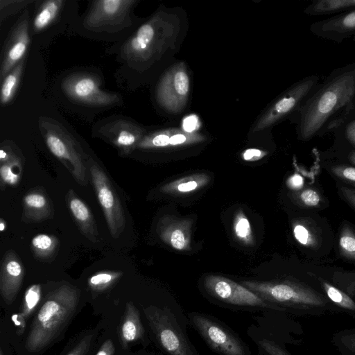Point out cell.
<instances>
[{"mask_svg":"<svg viewBox=\"0 0 355 355\" xmlns=\"http://www.w3.org/2000/svg\"><path fill=\"white\" fill-rule=\"evenodd\" d=\"M355 103V62L334 69L300 110L299 138L309 141L329 130Z\"/></svg>","mask_w":355,"mask_h":355,"instance_id":"obj_1","label":"cell"},{"mask_svg":"<svg viewBox=\"0 0 355 355\" xmlns=\"http://www.w3.org/2000/svg\"><path fill=\"white\" fill-rule=\"evenodd\" d=\"M169 28L164 15L157 14L107 51L116 55L118 62L128 72H141L159 58L168 38Z\"/></svg>","mask_w":355,"mask_h":355,"instance_id":"obj_2","label":"cell"},{"mask_svg":"<svg viewBox=\"0 0 355 355\" xmlns=\"http://www.w3.org/2000/svg\"><path fill=\"white\" fill-rule=\"evenodd\" d=\"M241 284L261 299L280 308L282 311L317 315L333 310L330 308L333 304L326 295L299 282L245 280Z\"/></svg>","mask_w":355,"mask_h":355,"instance_id":"obj_3","label":"cell"},{"mask_svg":"<svg viewBox=\"0 0 355 355\" xmlns=\"http://www.w3.org/2000/svg\"><path fill=\"white\" fill-rule=\"evenodd\" d=\"M78 298V291L69 285L49 293L27 336L26 348L28 352L41 351L58 336L73 316Z\"/></svg>","mask_w":355,"mask_h":355,"instance_id":"obj_4","label":"cell"},{"mask_svg":"<svg viewBox=\"0 0 355 355\" xmlns=\"http://www.w3.org/2000/svg\"><path fill=\"white\" fill-rule=\"evenodd\" d=\"M137 0H95L78 22V31L89 37L115 40L130 35ZM124 40V37H123Z\"/></svg>","mask_w":355,"mask_h":355,"instance_id":"obj_5","label":"cell"},{"mask_svg":"<svg viewBox=\"0 0 355 355\" xmlns=\"http://www.w3.org/2000/svg\"><path fill=\"white\" fill-rule=\"evenodd\" d=\"M60 91L72 104L92 110H104L122 104L121 96L102 87L98 73L87 71H73L64 76Z\"/></svg>","mask_w":355,"mask_h":355,"instance_id":"obj_6","label":"cell"},{"mask_svg":"<svg viewBox=\"0 0 355 355\" xmlns=\"http://www.w3.org/2000/svg\"><path fill=\"white\" fill-rule=\"evenodd\" d=\"M39 130L51 153L69 169L81 184H87L86 155L80 145L58 121L41 116Z\"/></svg>","mask_w":355,"mask_h":355,"instance_id":"obj_7","label":"cell"},{"mask_svg":"<svg viewBox=\"0 0 355 355\" xmlns=\"http://www.w3.org/2000/svg\"><path fill=\"white\" fill-rule=\"evenodd\" d=\"M92 135L113 145L122 155H128L146 133L130 117L115 115L98 121L93 126Z\"/></svg>","mask_w":355,"mask_h":355,"instance_id":"obj_8","label":"cell"},{"mask_svg":"<svg viewBox=\"0 0 355 355\" xmlns=\"http://www.w3.org/2000/svg\"><path fill=\"white\" fill-rule=\"evenodd\" d=\"M144 312L157 340L164 351L170 355H193L175 317L168 308L149 306Z\"/></svg>","mask_w":355,"mask_h":355,"instance_id":"obj_9","label":"cell"},{"mask_svg":"<svg viewBox=\"0 0 355 355\" xmlns=\"http://www.w3.org/2000/svg\"><path fill=\"white\" fill-rule=\"evenodd\" d=\"M189 315L193 327L214 352L220 355H250L243 340L218 321L198 313Z\"/></svg>","mask_w":355,"mask_h":355,"instance_id":"obj_10","label":"cell"},{"mask_svg":"<svg viewBox=\"0 0 355 355\" xmlns=\"http://www.w3.org/2000/svg\"><path fill=\"white\" fill-rule=\"evenodd\" d=\"M320 78L312 75L291 87L270 107L258 121L253 131L270 127L295 110H300L319 85Z\"/></svg>","mask_w":355,"mask_h":355,"instance_id":"obj_11","label":"cell"},{"mask_svg":"<svg viewBox=\"0 0 355 355\" xmlns=\"http://www.w3.org/2000/svg\"><path fill=\"white\" fill-rule=\"evenodd\" d=\"M87 164L110 232L114 238H117L125 225V214L118 194L107 175L92 158H88Z\"/></svg>","mask_w":355,"mask_h":355,"instance_id":"obj_12","label":"cell"},{"mask_svg":"<svg viewBox=\"0 0 355 355\" xmlns=\"http://www.w3.org/2000/svg\"><path fill=\"white\" fill-rule=\"evenodd\" d=\"M204 287L211 297L226 304L282 311L280 308L261 299L242 284L223 276L207 275Z\"/></svg>","mask_w":355,"mask_h":355,"instance_id":"obj_13","label":"cell"},{"mask_svg":"<svg viewBox=\"0 0 355 355\" xmlns=\"http://www.w3.org/2000/svg\"><path fill=\"white\" fill-rule=\"evenodd\" d=\"M30 28L29 10L26 9L13 26L3 46L1 55V80L25 59L30 44Z\"/></svg>","mask_w":355,"mask_h":355,"instance_id":"obj_14","label":"cell"},{"mask_svg":"<svg viewBox=\"0 0 355 355\" xmlns=\"http://www.w3.org/2000/svg\"><path fill=\"white\" fill-rule=\"evenodd\" d=\"M189 91V76L183 67L171 69L162 79L157 91L159 103L171 112H179L186 103Z\"/></svg>","mask_w":355,"mask_h":355,"instance_id":"obj_15","label":"cell"},{"mask_svg":"<svg viewBox=\"0 0 355 355\" xmlns=\"http://www.w3.org/2000/svg\"><path fill=\"white\" fill-rule=\"evenodd\" d=\"M309 30L317 37L341 43L355 34V9L315 21Z\"/></svg>","mask_w":355,"mask_h":355,"instance_id":"obj_16","label":"cell"},{"mask_svg":"<svg viewBox=\"0 0 355 355\" xmlns=\"http://www.w3.org/2000/svg\"><path fill=\"white\" fill-rule=\"evenodd\" d=\"M192 220L166 216L157 224V232L166 244L178 251L191 248Z\"/></svg>","mask_w":355,"mask_h":355,"instance_id":"obj_17","label":"cell"},{"mask_svg":"<svg viewBox=\"0 0 355 355\" xmlns=\"http://www.w3.org/2000/svg\"><path fill=\"white\" fill-rule=\"evenodd\" d=\"M23 279V268L13 252L3 259L0 277V290L3 300L11 303L15 298Z\"/></svg>","mask_w":355,"mask_h":355,"instance_id":"obj_18","label":"cell"},{"mask_svg":"<svg viewBox=\"0 0 355 355\" xmlns=\"http://www.w3.org/2000/svg\"><path fill=\"white\" fill-rule=\"evenodd\" d=\"M36 10L31 20V33L39 34L51 27L60 18L66 1L45 0L37 1Z\"/></svg>","mask_w":355,"mask_h":355,"instance_id":"obj_19","label":"cell"},{"mask_svg":"<svg viewBox=\"0 0 355 355\" xmlns=\"http://www.w3.org/2000/svg\"><path fill=\"white\" fill-rule=\"evenodd\" d=\"M210 182L207 173H198L181 178L163 185L162 192L173 196L187 194L205 187Z\"/></svg>","mask_w":355,"mask_h":355,"instance_id":"obj_20","label":"cell"},{"mask_svg":"<svg viewBox=\"0 0 355 355\" xmlns=\"http://www.w3.org/2000/svg\"><path fill=\"white\" fill-rule=\"evenodd\" d=\"M69 209L84 234L94 241L98 236L92 215L85 203L75 196L73 191L69 192Z\"/></svg>","mask_w":355,"mask_h":355,"instance_id":"obj_21","label":"cell"},{"mask_svg":"<svg viewBox=\"0 0 355 355\" xmlns=\"http://www.w3.org/2000/svg\"><path fill=\"white\" fill-rule=\"evenodd\" d=\"M338 141L355 149V103L329 128Z\"/></svg>","mask_w":355,"mask_h":355,"instance_id":"obj_22","label":"cell"},{"mask_svg":"<svg viewBox=\"0 0 355 355\" xmlns=\"http://www.w3.org/2000/svg\"><path fill=\"white\" fill-rule=\"evenodd\" d=\"M144 328L138 310L131 303L126 305L124 318L121 327V339L123 345L142 337Z\"/></svg>","mask_w":355,"mask_h":355,"instance_id":"obj_23","label":"cell"},{"mask_svg":"<svg viewBox=\"0 0 355 355\" xmlns=\"http://www.w3.org/2000/svg\"><path fill=\"white\" fill-rule=\"evenodd\" d=\"M355 9V0H315L304 10L309 16L343 13Z\"/></svg>","mask_w":355,"mask_h":355,"instance_id":"obj_24","label":"cell"},{"mask_svg":"<svg viewBox=\"0 0 355 355\" xmlns=\"http://www.w3.org/2000/svg\"><path fill=\"white\" fill-rule=\"evenodd\" d=\"M321 286L326 297L338 311L355 318V300L349 294L325 281H321Z\"/></svg>","mask_w":355,"mask_h":355,"instance_id":"obj_25","label":"cell"},{"mask_svg":"<svg viewBox=\"0 0 355 355\" xmlns=\"http://www.w3.org/2000/svg\"><path fill=\"white\" fill-rule=\"evenodd\" d=\"M25 59L17 64L1 80L0 100L2 105L12 101L18 89L24 67Z\"/></svg>","mask_w":355,"mask_h":355,"instance_id":"obj_26","label":"cell"},{"mask_svg":"<svg viewBox=\"0 0 355 355\" xmlns=\"http://www.w3.org/2000/svg\"><path fill=\"white\" fill-rule=\"evenodd\" d=\"M233 232L236 239L245 245H252L254 237L248 218L242 210H239L234 218Z\"/></svg>","mask_w":355,"mask_h":355,"instance_id":"obj_27","label":"cell"},{"mask_svg":"<svg viewBox=\"0 0 355 355\" xmlns=\"http://www.w3.org/2000/svg\"><path fill=\"white\" fill-rule=\"evenodd\" d=\"M331 343L340 355H355V328L337 331Z\"/></svg>","mask_w":355,"mask_h":355,"instance_id":"obj_28","label":"cell"},{"mask_svg":"<svg viewBox=\"0 0 355 355\" xmlns=\"http://www.w3.org/2000/svg\"><path fill=\"white\" fill-rule=\"evenodd\" d=\"M21 172V161L14 153L8 161L1 163V178L6 184H16L19 181Z\"/></svg>","mask_w":355,"mask_h":355,"instance_id":"obj_29","label":"cell"},{"mask_svg":"<svg viewBox=\"0 0 355 355\" xmlns=\"http://www.w3.org/2000/svg\"><path fill=\"white\" fill-rule=\"evenodd\" d=\"M339 248L343 256L355 261V233L349 226L345 225L342 229L339 238Z\"/></svg>","mask_w":355,"mask_h":355,"instance_id":"obj_30","label":"cell"},{"mask_svg":"<svg viewBox=\"0 0 355 355\" xmlns=\"http://www.w3.org/2000/svg\"><path fill=\"white\" fill-rule=\"evenodd\" d=\"M121 272L103 271L92 276L88 281L89 286L96 291H102L110 286L120 276Z\"/></svg>","mask_w":355,"mask_h":355,"instance_id":"obj_31","label":"cell"},{"mask_svg":"<svg viewBox=\"0 0 355 355\" xmlns=\"http://www.w3.org/2000/svg\"><path fill=\"white\" fill-rule=\"evenodd\" d=\"M41 297V287L39 284H34L30 286L26 291L23 310L21 313L26 318L35 310L40 302Z\"/></svg>","mask_w":355,"mask_h":355,"instance_id":"obj_32","label":"cell"},{"mask_svg":"<svg viewBox=\"0 0 355 355\" xmlns=\"http://www.w3.org/2000/svg\"><path fill=\"white\" fill-rule=\"evenodd\" d=\"M34 3L32 0H1L0 1V20L4 19L20 10L26 9L28 4Z\"/></svg>","mask_w":355,"mask_h":355,"instance_id":"obj_33","label":"cell"},{"mask_svg":"<svg viewBox=\"0 0 355 355\" xmlns=\"http://www.w3.org/2000/svg\"><path fill=\"white\" fill-rule=\"evenodd\" d=\"M293 233L296 241L301 245L308 248L316 245L315 235L306 225L302 223L295 224L293 227Z\"/></svg>","mask_w":355,"mask_h":355,"instance_id":"obj_34","label":"cell"},{"mask_svg":"<svg viewBox=\"0 0 355 355\" xmlns=\"http://www.w3.org/2000/svg\"><path fill=\"white\" fill-rule=\"evenodd\" d=\"M32 245L39 256L45 257L50 254L55 249V241L52 236L40 234L33 239Z\"/></svg>","mask_w":355,"mask_h":355,"instance_id":"obj_35","label":"cell"},{"mask_svg":"<svg viewBox=\"0 0 355 355\" xmlns=\"http://www.w3.org/2000/svg\"><path fill=\"white\" fill-rule=\"evenodd\" d=\"M24 205L28 211L39 213L40 211H44L47 208V200L44 195L33 192L25 196Z\"/></svg>","mask_w":355,"mask_h":355,"instance_id":"obj_36","label":"cell"},{"mask_svg":"<svg viewBox=\"0 0 355 355\" xmlns=\"http://www.w3.org/2000/svg\"><path fill=\"white\" fill-rule=\"evenodd\" d=\"M331 171L340 179L355 184V167L345 165H334L331 167Z\"/></svg>","mask_w":355,"mask_h":355,"instance_id":"obj_37","label":"cell"},{"mask_svg":"<svg viewBox=\"0 0 355 355\" xmlns=\"http://www.w3.org/2000/svg\"><path fill=\"white\" fill-rule=\"evenodd\" d=\"M258 343L266 355H291L286 349L272 340L263 339Z\"/></svg>","mask_w":355,"mask_h":355,"instance_id":"obj_38","label":"cell"},{"mask_svg":"<svg viewBox=\"0 0 355 355\" xmlns=\"http://www.w3.org/2000/svg\"><path fill=\"white\" fill-rule=\"evenodd\" d=\"M301 202L306 206L313 207L320 202V196L318 193L312 189H306L300 193Z\"/></svg>","mask_w":355,"mask_h":355,"instance_id":"obj_39","label":"cell"},{"mask_svg":"<svg viewBox=\"0 0 355 355\" xmlns=\"http://www.w3.org/2000/svg\"><path fill=\"white\" fill-rule=\"evenodd\" d=\"M266 155L267 152L261 150L259 149L249 148L243 153L242 157L245 161L253 162L261 159Z\"/></svg>","mask_w":355,"mask_h":355,"instance_id":"obj_40","label":"cell"},{"mask_svg":"<svg viewBox=\"0 0 355 355\" xmlns=\"http://www.w3.org/2000/svg\"><path fill=\"white\" fill-rule=\"evenodd\" d=\"M198 119L196 115H190L186 117L182 123L184 131L188 133L192 132L198 127Z\"/></svg>","mask_w":355,"mask_h":355,"instance_id":"obj_41","label":"cell"},{"mask_svg":"<svg viewBox=\"0 0 355 355\" xmlns=\"http://www.w3.org/2000/svg\"><path fill=\"white\" fill-rule=\"evenodd\" d=\"M340 191L344 198L352 207L355 209V189L346 187H341L340 188Z\"/></svg>","mask_w":355,"mask_h":355,"instance_id":"obj_42","label":"cell"},{"mask_svg":"<svg viewBox=\"0 0 355 355\" xmlns=\"http://www.w3.org/2000/svg\"><path fill=\"white\" fill-rule=\"evenodd\" d=\"M90 338H86L83 340L78 345H77L72 350H71L67 355H83L89 345Z\"/></svg>","mask_w":355,"mask_h":355,"instance_id":"obj_43","label":"cell"},{"mask_svg":"<svg viewBox=\"0 0 355 355\" xmlns=\"http://www.w3.org/2000/svg\"><path fill=\"white\" fill-rule=\"evenodd\" d=\"M12 320L15 323V326L17 327V333L20 334L24 332L25 329V318L21 313L14 314L12 316Z\"/></svg>","mask_w":355,"mask_h":355,"instance_id":"obj_44","label":"cell"},{"mask_svg":"<svg viewBox=\"0 0 355 355\" xmlns=\"http://www.w3.org/2000/svg\"><path fill=\"white\" fill-rule=\"evenodd\" d=\"M114 347L111 340L105 341L96 355H113Z\"/></svg>","mask_w":355,"mask_h":355,"instance_id":"obj_45","label":"cell"},{"mask_svg":"<svg viewBox=\"0 0 355 355\" xmlns=\"http://www.w3.org/2000/svg\"><path fill=\"white\" fill-rule=\"evenodd\" d=\"M288 184L292 188H298L302 184V179L299 175H293L288 180Z\"/></svg>","mask_w":355,"mask_h":355,"instance_id":"obj_46","label":"cell"},{"mask_svg":"<svg viewBox=\"0 0 355 355\" xmlns=\"http://www.w3.org/2000/svg\"><path fill=\"white\" fill-rule=\"evenodd\" d=\"M347 157L348 160L353 164L355 165V149L351 148L350 150L348 151Z\"/></svg>","mask_w":355,"mask_h":355,"instance_id":"obj_47","label":"cell"},{"mask_svg":"<svg viewBox=\"0 0 355 355\" xmlns=\"http://www.w3.org/2000/svg\"><path fill=\"white\" fill-rule=\"evenodd\" d=\"M6 228V225H5V223L3 220L2 218H1V222H0V231L1 232H3Z\"/></svg>","mask_w":355,"mask_h":355,"instance_id":"obj_48","label":"cell"},{"mask_svg":"<svg viewBox=\"0 0 355 355\" xmlns=\"http://www.w3.org/2000/svg\"><path fill=\"white\" fill-rule=\"evenodd\" d=\"M352 40H353L354 44L355 45V34L352 36Z\"/></svg>","mask_w":355,"mask_h":355,"instance_id":"obj_49","label":"cell"},{"mask_svg":"<svg viewBox=\"0 0 355 355\" xmlns=\"http://www.w3.org/2000/svg\"><path fill=\"white\" fill-rule=\"evenodd\" d=\"M0 355H3L2 350L1 349Z\"/></svg>","mask_w":355,"mask_h":355,"instance_id":"obj_50","label":"cell"}]
</instances>
